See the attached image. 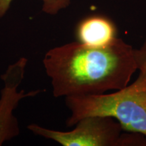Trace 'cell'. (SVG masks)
Wrapping results in <instances>:
<instances>
[{"label": "cell", "mask_w": 146, "mask_h": 146, "mask_svg": "<svg viewBox=\"0 0 146 146\" xmlns=\"http://www.w3.org/2000/svg\"><path fill=\"white\" fill-rule=\"evenodd\" d=\"M43 64L55 98L119 90L138 70L135 49L118 37L104 47L78 41L55 47L45 54Z\"/></svg>", "instance_id": "1"}, {"label": "cell", "mask_w": 146, "mask_h": 146, "mask_svg": "<svg viewBox=\"0 0 146 146\" xmlns=\"http://www.w3.org/2000/svg\"><path fill=\"white\" fill-rule=\"evenodd\" d=\"M135 57L139 74L133 83L108 94L66 97V106L70 111L66 122L68 127L87 116H108L117 120L123 130L146 137V60L136 54Z\"/></svg>", "instance_id": "2"}, {"label": "cell", "mask_w": 146, "mask_h": 146, "mask_svg": "<svg viewBox=\"0 0 146 146\" xmlns=\"http://www.w3.org/2000/svg\"><path fill=\"white\" fill-rule=\"evenodd\" d=\"M70 131L47 129L36 124L27 127L36 135L63 146H119L121 125L112 117L91 116L82 118Z\"/></svg>", "instance_id": "3"}, {"label": "cell", "mask_w": 146, "mask_h": 146, "mask_svg": "<svg viewBox=\"0 0 146 146\" xmlns=\"http://www.w3.org/2000/svg\"><path fill=\"white\" fill-rule=\"evenodd\" d=\"M28 63L27 58H20L17 61L9 65L1 75L3 87L0 96V146L20 134L18 122L13 114L18 104L24 98L37 96L41 89L25 92L18 91V88L25 77V70Z\"/></svg>", "instance_id": "4"}, {"label": "cell", "mask_w": 146, "mask_h": 146, "mask_svg": "<svg viewBox=\"0 0 146 146\" xmlns=\"http://www.w3.org/2000/svg\"><path fill=\"white\" fill-rule=\"evenodd\" d=\"M76 35L78 42L91 47H104L116 38V28L109 18L91 16L78 24Z\"/></svg>", "instance_id": "5"}, {"label": "cell", "mask_w": 146, "mask_h": 146, "mask_svg": "<svg viewBox=\"0 0 146 146\" xmlns=\"http://www.w3.org/2000/svg\"><path fill=\"white\" fill-rule=\"evenodd\" d=\"M14 0H0V18H3L10 9ZM42 10L45 14L56 15L60 11L68 8L72 0H40Z\"/></svg>", "instance_id": "6"}, {"label": "cell", "mask_w": 146, "mask_h": 146, "mask_svg": "<svg viewBox=\"0 0 146 146\" xmlns=\"http://www.w3.org/2000/svg\"><path fill=\"white\" fill-rule=\"evenodd\" d=\"M135 54L138 57L146 60V40L139 49H135Z\"/></svg>", "instance_id": "7"}]
</instances>
